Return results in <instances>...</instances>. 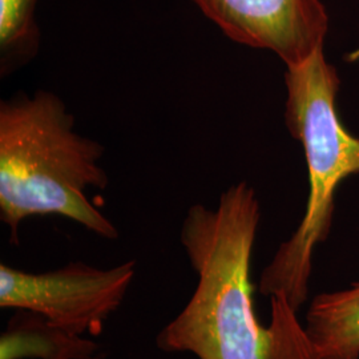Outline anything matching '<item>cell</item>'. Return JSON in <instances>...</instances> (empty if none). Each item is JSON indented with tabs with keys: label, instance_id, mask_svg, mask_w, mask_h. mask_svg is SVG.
I'll return each instance as SVG.
<instances>
[{
	"label": "cell",
	"instance_id": "1",
	"mask_svg": "<svg viewBox=\"0 0 359 359\" xmlns=\"http://www.w3.org/2000/svg\"><path fill=\"white\" fill-rule=\"evenodd\" d=\"M261 209L246 182L229 187L215 209L191 206L180 241L197 285L191 299L156 337L165 353L198 359H316L306 334L257 318L250 280Z\"/></svg>",
	"mask_w": 359,
	"mask_h": 359
},
{
	"label": "cell",
	"instance_id": "2",
	"mask_svg": "<svg viewBox=\"0 0 359 359\" xmlns=\"http://www.w3.org/2000/svg\"><path fill=\"white\" fill-rule=\"evenodd\" d=\"M104 148L75 130L63 100L48 90L18 93L0 103V219L19 244L28 217L56 215L116 240L111 219L90 204L87 189H105Z\"/></svg>",
	"mask_w": 359,
	"mask_h": 359
},
{
	"label": "cell",
	"instance_id": "3",
	"mask_svg": "<svg viewBox=\"0 0 359 359\" xmlns=\"http://www.w3.org/2000/svg\"><path fill=\"white\" fill-rule=\"evenodd\" d=\"M339 83L325 48L305 63L286 68L285 74V120L304 148L308 204L298 228L262 271L258 290L270 298L271 306L294 313L308 299L313 255L330 233L337 191L344 180L359 173V137L345 128L337 109Z\"/></svg>",
	"mask_w": 359,
	"mask_h": 359
},
{
	"label": "cell",
	"instance_id": "4",
	"mask_svg": "<svg viewBox=\"0 0 359 359\" xmlns=\"http://www.w3.org/2000/svg\"><path fill=\"white\" fill-rule=\"evenodd\" d=\"M135 276L133 259L111 269L76 261L44 273L1 264L0 308L34 311L72 333L99 335L121 306Z\"/></svg>",
	"mask_w": 359,
	"mask_h": 359
},
{
	"label": "cell",
	"instance_id": "5",
	"mask_svg": "<svg viewBox=\"0 0 359 359\" xmlns=\"http://www.w3.org/2000/svg\"><path fill=\"white\" fill-rule=\"evenodd\" d=\"M228 38L273 52L286 68L325 48L329 13L322 0H192Z\"/></svg>",
	"mask_w": 359,
	"mask_h": 359
},
{
	"label": "cell",
	"instance_id": "6",
	"mask_svg": "<svg viewBox=\"0 0 359 359\" xmlns=\"http://www.w3.org/2000/svg\"><path fill=\"white\" fill-rule=\"evenodd\" d=\"M304 330L317 359H359V283L316 295Z\"/></svg>",
	"mask_w": 359,
	"mask_h": 359
},
{
	"label": "cell",
	"instance_id": "7",
	"mask_svg": "<svg viewBox=\"0 0 359 359\" xmlns=\"http://www.w3.org/2000/svg\"><path fill=\"white\" fill-rule=\"evenodd\" d=\"M100 346L38 313L18 310L0 337V359H97Z\"/></svg>",
	"mask_w": 359,
	"mask_h": 359
},
{
	"label": "cell",
	"instance_id": "8",
	"mask_svg": "<svg viewBox=\"0 0 359 359\" xmlns=\"http://www.w3.org/2000/svg\"><path fill=\"white\" fill-rule=\"evenodd\" d=\"M38 0H0V72L7 76L38 55Z\"/></svg>",
	"mask_w": 359,
	"mask_h": 359
}]
</instances>
